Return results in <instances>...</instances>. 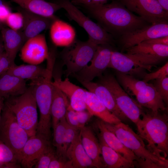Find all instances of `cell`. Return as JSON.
Segmentation results:
<instances>
[{
  "label": "cell",
  "instance_id": "49",
  "mask_svg": "<svg viewBox=\"0 0 168 168\" xmlns=\"http://www.w3.org/2000/svg\"><path fill=\"white\" fill-rule=\"evenodd\" d=\"M4 51V49L2 39L0 35V54Z\"/></svg>",
  "mask_w": 168,
  "mask_h": 168
},
{
  "label": "cell",
  "instance_id": "13",
  "mask_svg": "<svg viewBox=\"0 0 168 168\" xmlns=\"http://www.w3.org/2000/svg\"><path fill=\"white\" fill-rule=\"evenodd\" d=\"M20 56L24 62L39 65L48 58L49 50L44 34L27 40L20 50Z\"/></svg>",
  "mask_w": 168,
  "mask_h": 168
},
{
  "label": "cell",
  "instance_id": "9",
  "mask_svg": "<svg viewBox=\"0 0 168 168\" xmlns=\"http://www.w3.org/2000/svg\"><path fill=\"white\" fill-rule=\"evenodd\" d=\"M56 3L63 8L71 20L83 28L88 35L89 38L98 45H112L113 36L98 24L85 15L69 0H59Z\"/></svg>",
  "mask_w": 168,
  "mask_h": 168
},
{
  "label": "cell",
  "instance_id": "25",
  "mask_svg": "<svg viewBox=\"0 0 168 168\" xmlns=\"http://www.w3.org/2000/svg\"><path fill=\"white\" fill-rule=\"evenodd\" d=\"M0 31L4 51L9 58L14 62L18 52L25 42L22 31L5 27Z\"/></svg>",
  "mask_w": 168,
  "mask_h": 168
},
{
  "label": "cell",
  "instance_id": "19",
  "mask_svg": "<svg viewBox=\"0 0 168 168\" xmlns=\"http://www.w3.org/2000/svg\"><path fill=\"white\" fill-rule=\"evenodd\" d=\"M95 126L99 132L98 134L109 147L133 165L134 162L138 160L134 154L126 148L116 135L106 128L104 122L98 118L95 121Z\"/></svg>",
  "mask_w": 168,
  "mask_h": 168
},
{
  "label": "cell",
  "instance_id": "26",
  "mask_svg": "<svg viewBox=\"0 0 168 168\" xmlns=\"http://www.w3.org/2000/svg\"><path fill=\"white\" fill-rule=\"evenodd\" d=\"M27 88L26 80L7 72L0 77V96L5 100L23 94Z\"/></svg>",
  "mask_w": 168,
  "mask_h": 168
},
{
  "label": "cell",
  "instance_id": "39",
  "mask_svg": "<svg viewBox=\"0 0 168 168\" xmlns=\"http://www.w3.org/2000/svg\"><path fill=\"white\" fill-rule=\"evenodd\" d=\"M168 76V62L156 71L150 73H146L143 77L142 81L148 82L152 80L161 78Z\"/></svg>",
  "mask_w": 168,
  "mask_h": 168
},
{
  "label": "cell",
  "instance_id": "31",
  "mask_svg": "<svg viewBox=\"0 0 168 168\" xmlns=\"http://www.w3.org/2000/svg\"><path fill=\"white\" fill-rule=\"evenodd\" d=\"M127 54L150 55L163 59L168 56V45L142 42L126 49Z\"/></svg>",
  "mask_w": 168,
  "mask_h": 168
},
{
  "label": "cell",
  "instance_id": "22",
  "mask_svg": "<svg viewBox=\"0 0 168 168\" xmlns=\"http://www.w3.org/2000/svg\"><path fill=\"white\" fill-rule=\"evenodd\" d=\"M66 156L72 161L73 168L96 167L83 147L81 130L67 149Z\"/></svg>",
  "mask_w": 168,
  "mask_h": 168
},
{
  "label": "cell",
  "instance_id": "38",
  "mask_svg": "<svg viewBox=\"0 0 168 168\" xmlns=\"http://www.w3.org/2000/svg\"><path fill=\"white\" fill-rule=\"evenodd\" d=\"M80 130L67 123L63 146V150L66 155L67 149Z\"/></svg>",
  "mask_w": 168,
  "mask_h": 168
},
{
  "label": "cell",
  "instance_id": "30",
  "mask_svg": "<svg viewBox=\"0 0 168 168\" xmlns=\"http://www.w3.org/2000/svg\"><path fill=\"white\" fill-rule=\"evenodd\" d=\"M47 72L46 68L39 65L28 64H12L7 72L21 79L30 80V81L44 76Z\"/></svg>",
  "mask_w": 168,
  "mask_h": 168
},
{
  "label": "cell",
  "instance_id": "47",
  "mask_svg": "<svg viewBox=\"0 0 168 168\" xmlns=\"http://www.w3.org/2000/svg\"><path fill=\"white\" fill-rule=\"evenodd\" d=\"M163 9L168 12V0H156Z\"/></svg>",
  "mask_w": 168,
  "mask_h": 168
},
{
  "label": "cell",
  "instance_id": "10",
  "mask_svg": "<svg viewBox=\"0 0 168 168\" xmlns=\"http://www.w3.org/2000/svg\"><path fill=\"white\" fill-rule=\"evenodd\" d=\"M120 2L149 23L168 21V12L156 0H120Z\"/></svg>",
  "mask_w": 168,
  "mask_h": 168
},
{
  "label": "cell",
  "instance_id": "20",
  "mask_svg": "<svg viewBox=\"0 0 168 168\" xmlns=\"http://www.w3.org/2000/svg\"><path fill=\"white\" fill-rule=\"evenodd\" d=\"M49 29L51 39L55 46L66 47L75 40L74 28L58 17L53 21Z\"/></svg>",
  "mask_w": 168,
  "mask_h": 168
},
{
  "label": "cell",
  "instance_id": "2",
  "mask_svg": "<svg viewBox=\"0 0 168 168\" xmlns=\"http://www.w3.org/2000/svg\"><path fill=\"white\" fill-rule=\"evenodd\" d=\"M161 111L143 110L141 118L135 124L138 134L146 141L147 149L165 160L168 153V117Z\"/></svg>",
  "mask_w": 168,
  "mask_h": 168
},
{
  "label": "cell",
  "instance_id": "8",
  "mask_svg": "<svg viewBox=\"0 0 168 168\" xmlns=\"http://www.w3.org/2000/svg\"><path fill=\"white\" fill-rule=\"evenodd\" d=\"M99 77L98 82L107 88L120 110L128 119L136 124L140 119L143 107L124 91L113 75L107 74Z\"/></svg>",
  "mask_w": 168,
  "mask_h": 168
},
{
  "label": "cell",
  "instance_id": "28",
  "mask_svg": "<svg viewBox=\"0 0 168 168\" xmlns=\"http://www.w3.org/2000/svg\"><path fill=\"white\" fill-rule=\"evenodd\" d=\"M98 138L101 155L105 167L129 168L135 167L133 164L107 145L99 134Z\"/></svg>",
  "mask_w": 168,
  "mask_h": 168
},
{
  "label": "cell",
  "instance_id": "27",
  "mask_svg": "<svg viewBox=\"0 0 168 168\" xmlns=\"http://www.w3.org/2000/svg\"><path fill=\"white\" fill-rule=\"evenodd\" d=\"M27 11L40 15L52 17L55 13L62 8L56 3L48 2L45 0H11Z\"/></svg>",
  "mask_w": 168,
  "mask_h": 168
},
{
  "label": "cell",
  "instance_id": "15",
  "mask_svg": "<svg viewBox=\"0 0 168 168\" xmlns=\"http://www.w3.org/2000/svg\"><path fill=\"white\" fill-rule=\"evenodd\" d=\"M18 12L22 15L24 21L22 30L25 42L28 39L35 36L43 31L49 29L56 16L48 17L32 13L20 7Z\"/></svg>",
  "mask_w": 168,
  "mask_h": 168
},
{
  "label": "cell",
  "instance_id": "21",
  "mask_svg": "<svg viewBox=\"0 0 168 168\" xmlns=\"http://www.w3.org/2000/svg\"><path fill=\"white\" fill-rule=\"evenodd\" d=\"M81 131V141L83 147L96 167L105 168V166L101 156V149L99 140L91 128L85 126Z\"/></svg>",
  "mask_w": 168,
  "mask_h": 168
},
{
  "label": "cell",
  "instance_id": "5",
  "mask_svg": "<svg viewBox=\"0 0 168 168\" xmlns=\"http://www.w3.org/2000/svg\"><path fill=\"white\" fill-rule=\"evenodd\" d=\"M4 105L30 137L36 135L38 122L37 106L30 86L23 94L5 99Z\"/></svg>",
  "mask_w": 168,
  "mask_h": 168
},
{
  "label": "cell",
  "instance_id": "4",
  "mask_svg": "<svg viewBox=\"0 0 168 168\" xmlns=\"http://www.w3.org/2000/svg\"><path fill=\"white\" fill-rule=\"evenodd\" d=\"M46 68L45 75L30 81V86L32 91L40 112L36 134L50 140L52 126L50 110L54 87L52 79L54 68L49 65L47 66Z\"/></svg>",
  "mask_w": 168,
  "mask_h": 168
},
{
  "label": "cell",
  "instance_id": "40",
  "mask_svg": "<svg viewBox=\"0 0 168 168\" xmlns=\"http://www.w3.org/2000/svg\"><path fill=\"white\" fill-rule=\"evenodd\" d=\"M65 118L67 123L70 125L79 130L81 129L82 128L78 121L76 111L68 107Z\"/></svg>",
  "mask_w": 168,
  "mask_h": 168
},
{
  "label": "cell",
  "instance_id": "37",
  "mask_svg": "<svg viewBox=\"0 0 168 168\" xmlns=\"http://www.w3.org/2000/svg\"><path fill=\"white\" fill-rule=\"evenodd\" d=\"M56 156L55 150L52 146L42 154L34 168H49L50 162Z\"/></svg>",
  "mask_w": 168,
  "mask_h": 168
},
{
  "label": "cell",
  "instance_id": "42",
  "mask_svg": "<svg viewBox=\"0 0 168 168\" xmlns=\"http://www.w3.org/2000/svg\"><path fill=\"white\" fill-rule=\"evenodd\" d=\"M7 55L5 51L2 53L0 59V77L6 73L11 66L14 63Z\"/></svg>",
  "mask_w": 168,
  "mask_h": 168
},
{
  "label": "cell",
  "instance_id": "44",
  "mask_svg": "<svg viewBox=\"0 0 168 168\" xmlns=\"http://www.w3.org/2000/svg\"><path fill=\"white\" fill-rule=\"evenodd\" d=\"M76 111L78 121L82 128L92 116L87 110Z\"/></svg>",
  "mask_w": 168,
  "mask_h": 168
},
{
  "label": "cell",
  "instance_id": "32",
  "mask_svg": "<svg viewBox=\"0 0 168 168\" xmlns=\"http://www.w3.org/2000/svg\"><path fill=\"white\" fill-rule=\"evenodd\" d=\"M117 80L124 91L129 95L135 96L136 94L149 84L137 79L132 76L118 71L116 72Z\"/></svg>",
  "mask_w": 168,
  "mask_h": 168
},
{
  "label": "cell",
  "instance_id": "45",
  "mask_svg": "<svg viewBox=\"0 0 168 168\" xmlns=\"http://www.w3.org/2000/svg\"><path fill=\"white\" fill-rule=\"evenodd\" d=\"M108 0H71L73 4L82 5L84 6L105 3Z\"/></svg>",
  "mask_w": 168,
  "mask_h": 168
},
{
  "label": "cell",
  "instance_id": "18",
  "mask_svg": "<svg viewBox=\"0 0 168 168\" xmlns=\"http://www.w3.org/2000/svg\"><path fill=\"white\" fill-rule=\"evenodd\" d=\"M80 82L88 91L95 95L107 109L121 121L127 120L128 119L118 108L113 95L105 86L98 82Z\"/></svg>",
  "mask_w": 168,
  "mask_h": 168
},
{
  "label": "cell",
  "instance_id": "12",
  "mask_svg": "<svg viewBox=\"0 0 168 168\" xmlns=\"http://www.w3.org/2000/svg\"><path fill=\"white\" fill-rule=\"evenodd\" d=\"M168 36V21L148 25L126 34L119 38L122 49L137 45L147 40Z\"/></svg>",
  "mask_w": 168,
  "mask_h": 168
},
{
  "label": "cell",
  "instance_id": "7",
  "mask_svg": "<svg viewBox=\"0 0 168 168\" xmlns=\"http://www.w3.org/2000/svg\"><path fill=\"white\" fill-rule=\"evenodd\" d=\"M99 45L89 38L86 41L75 40L61 51L63 65L66 66L67 77L82 70L92 58Z\"/></svg>",
  "mask_w": 168,
  "mask_h": 168
},
{
  "label": "cell",
  "instance_id": "48",
  "mask_svg": "<svg viewBox=\"0 0 168 168\" xmlns=\"http://www.w3.org/2000/svg\"><path fill=\"white\" fill-rule=\"evenodd\" d=\"M4 101L5 99L3 97L0 96V121L2 110L4 105Z\"/></svg>",
  "mask_w": 168,
  "mask_h": 168
},
{
  "label": "cell",
  "instance_id": "11",
  "mask_svg": "<svg viewBox=\"0 0 168 168\" xmlns=\"http://www.w3.org/2000/svg\"><path fill=\"white\" fill-rule=\"evenodd\" d=\"M113 50L110 45H99L90 64L72 75L79 82L92 81L95 77L101 76L108 68Z\"/></svg>",
  "mask_w": 168,
  "mask_h": 168
},
{
  "label": "cell",
  "instance_id": "50",
  "mask_svg": "<svg viewBox=\"0 0 168 168\" xmlns=\"http://www.w3.org/2000/svg\"><path fill=\"white\" fill-rule=\"evenodd\" d=\"M4 26V23L0 21V30H1Z\"/></svg>",
  "mask_w": 168,
  "mask_h": 168
},
{
  "label": "cell",
  "instance_id": "17",
  "mask_svg": "<svg viewBox=\"0 0 168 168\" xmlns=\"http://www.w3.org/2000/svg\"><path fill=\"white\" fill-rule=\"evenodd\" d=\"M108 68L134 77L142 78L146 73L145 69L127 54L117 51H112Z\"/></svg>",
  "mask_w": 168,
  "mask_h": 168
},
{
  "label": "cell",
  "instance_id": "23",
  "mask_svg": "<svg viewBox=\"0 0 168 168\" xmlns=\"http://www.w3.org/2000/svg\"><path fill=\"white\" fill-rule=\"evenodd\" d=\"M85 101L86 110L93 116H95L105 122L116 124L121 121L111 112L93 93L86 91Z\"/></svg>",
  "mask_w": 168,
  "mask_h": 168
},
{
  "label": "cell",
  "instance_id": "34",
  "mask_svg": "<svg viewBox=\"0 0 168 168\" xmlns=\"http://www.w3.org/2000/svg\"><path fill=\"white\" fill-rule=\"evenodd\" d=\"M18 161L13 151L4 143H0V163L15 164Z\"/></svg>",
  "mask_w": 168,
  "mask_h": 168
},
{
  "label": "cell",
  "instance_id": "33",
  "mask_svg": "<svg viewBox=\"0 0 168 168\" xmlns=\"http://www.w3.org/2000/svg\"><path fill=\"white\" fill-rule=\"evenodd\" d=\"M67 121L65 117L62 119L53 129V145L56 148L57 157L66 160H68L63 150V146Z\"/></svg>",
  "mask_w": 168,
  "mask_h": 168
},
{
  "label": "cell",
  "instance_id": "46",
  "mask_svg": "<svg viewBox=\"0 0 168 168\" xmlns=\"http://www.w3.org/2000/svg\"><path fill=\"white\" fill-rule=\"evenodd\" d=\"M143 42L168 45V36L158 37Z\"/></svg>",
  "mask_w": 168,
  "mask_h": 168
},
{
  "label": "cell",
  "instance_id": "24",
  "mask_svg": "<svg viewBox=\"0 0 168 168\" xmlns=\"http://www.w3.org/2000/svg\"><path fill=\"white\" fill-rule=\"evenodd\" d=\"M135 96L137 102L143 108L153 111L166 110L165 104L153 84L149 83Z\"/></svg>",
  "mask_w": 168,
  "mask_h": 168
},
{
  "label": "cell",
  "instance_id": "36",
  "mask_svg": "<svg viewBox=\"0 0 168 168\" xmlns=\"http://www.w3.org/2000/svg\"><path fill=\"white\" fill-rule=\"evenodd\" d=\"M153 85L165 103L167 104L168 102V76L155 80Z\"/></svg>",
  "mask_w": 168,
  "mask_h": 168
},
{
  "label": "cell",
  "instance_id": "41",
  "mask_svg": "<svg viewBox=\"0 0 168 168\" xmlns=\"http://www.w3.org/2000/svg\"><path fill=\"white\" fill-rule=\"evenodd\" d=\"M49 168H73L72 161L63 160L56 156L52 160Z\"/></svg>",
  "mask_w": 168,
  "mask_h": 168
},
{
  "label": "cell",
  "instance_id": "1",
  "mask_svg": "<svg viewBox=\"0 0 168 168\" xmlns=\"http://www.w3.org/2000/svg\"><path fill=\"white\" fill-rule=\"evenodd\" d=\"M88 14L112 36H121L149 25L121 3L84 6Z\"/></svg>",
  "mask_w": 168,
  "mask_h": 168
},
{
  "label": "cell",
  "instance_id": "14",
  "mask_svg": "<svg viewBox=\"0 0 168 168\" xmlns=\"http://www.w3.org/2000/svg\"><path fill=\"white\" fill-rule=\"evenodd\" d=\"M52 146L50 140L36 134L29 137L22 149L20 163L23 167L34 166L42 154Z\"/></svg>",
  "mask_w": 168,
  "mask_h": 168
},
{
  "label": "cell",
  "instance_id": "6",
  "mask_svg": "<svg viewBox=\"0 0 168 168\" xmlns=\"http://www.w3.org/2000/svg\"><path fill=\"white\" fill-rule=\"evenodd\" d=\"M30 137L4 105L0 121V141L14 152L20 163L22 148Z\"/></svg>",
  "mask_w": 168,
  "mask_h": 168
},
{
  "label": "cell",
  "instance_id": "35",
  "mask_svg": "<svg viewBox=\"0 0 168 168\" xmlns=\"http://www.w3.org/2000/svg\"><path fill=\"white\" fill-rule=\"evenodd\" d=\"M5 23L12 29L20 30L23 26L24 21L22 15L19 12H11L7 16Z\"/></svg>",
  "mask_w": 168,
  "mask_h": 168
},
{
  "label": "cell",
  "instance_id": "43",
  "mask_svg": "<svg viewBox=\"0 0 168 168\" xmlns=\"http://www.w3.org/2000/svg\"><path fill=\"white\" fill-rule=\"evenodd\" d=\"M12 12L10 6L3 0H0V21L4 24L6 19Z\"/></svg>",
  "mask_w": 168,
  "mask_h": 168
},
{
  "label": "cell",
  "instance_id": "3",
  "mask_svg": "<svg viewBox=\"0 0 168 168\" xmlns=\"http://www.w3.org/2000/svg\"><path fill=\"white\" fill-rule=\"evenodd\" d=\"M105 124L106 128L137 157L138 160L134 163L135 166L138 165L142 168H168V160L162 159L150 152L143 139L128 125L122 122L115 124Z\"/></svg>",
  "mask_w": 168,
  "mask_h": 168
},
{
  "label": "cell",
  "instance_id": "29",
  "mask_svg": "<svg viewBox=\"0 0 168 168\" xmlns=\"http://www.w3.org/2000/svg\"><path fill=\"white\" fill-rule=\"evenodd\" d=\"M69 105V102L67 96L54 86L50 110L52 126L53 129L60 120L65 117Z\"/></svg>",
  "mask_w": 168,
  "mask_h": 168
},
{
  "label": "cell",
  "instance_id": "16",
  "mask_svg": "<svg viewBox=\"0 0 168 168\" xmlns=\"http://www.w3.org/2000/svg\"><path fill=\"white\" fill-rule=\"evenodd\" d=\"M54 77L53 85L61 90L69 99L68 107L76 111L86 110L85 101L86 90L72 83L68 77L63 80L60 76Z\"/></svg>",
  "mask_w": 168,
  "mask_h": 168
}]
</instances>
